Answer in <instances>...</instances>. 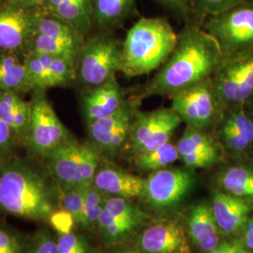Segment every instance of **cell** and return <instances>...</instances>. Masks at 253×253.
I'll return each mask as SVG.
<instances>
[{
    "label": "cell",
    "mask_w": 253,
    "mask_h": 253,
    "mask_svg": "<svg viewBox=\"0 0 253 253\" xmlns=\"http://www.w3.org/2000/svg\"><path fill=\"white\" fill-rule=\"evenodd\" d=\"M223 58L213 37L201 26L189 25L178 34L177 43L169 58L136 95L141 100L152 96L172 97L211 78Z\"/></svg>",
    "instance_id": "6da1fadb"
},
{
    "label": "cell",
    "mask_w": 253,
    "mask_h": 253,
    "mask_svg": "<svg viewBox=\"0 0 253 253\" xmlns=\"http://www.w3.org/2000/svg\"><path fill=\"white\" fill-rule=\"evenodd\" d=\"M60 188L42 167L27 160L0 166V211L35 221H49L60 199Z\"/></svg>",
    "instance_id": "7a4b0ae2"
},
{
    "label": "cell",
    "mask_w": 253,
    "mask_h": 253,
    "mask_svg": "<svg viewBox=\"0 0 253 253\" xmlns=\"http://www.w3.org/2000/svg\"><path fill=\"white\" fill-rule=\"evenodd\" d=\"M178 34L163 17H141L122 42L121 72L127 78L159 70L175 48Z\"/></svg>",
    "instance_id": "3957f363"
},
{
    "label": "cell",
    "mask_w": 253,
    "mask_h": 253,
    "mask_svg": "<svg viewBox=\"0 0 253 253\" xmlns=\"http://www.w3.org/2000/svg\"><path fill=\"white\" fill-rule=\"evenodd\" d=\"M44 160L61 190L93 185L100 162L97 148L73 138L48 154Z\"/></svg>",
    "instance_id": "277c9868"
},
{
    "label": "cell",
    "mask_w": 253,
    "mask_h": 253,
    "mask_svg": "<svg viewBox=\"0 0 253 253\" xmlns=\"http://www.w3.org/2000/svg\"><path fill=\"white\" fill-rule=\"evenodd\" d=\"M122 42L100 32L85 38L77 62L76 79L86 88L98 86L121 72Z\"/></svg>",
    "instance_id": "5b68a950"
},
{
    "label": "cell",
    "mask_w": 253,
    "mask_h": 253,
    "mask_svg": "<svg viewBox=\"0 0 253 253\" xmlns=\"http://www.w3.org/2000/svg\"><path fill=\"white\" fill-rule=\"evenodd\" d=\"M201 27L216 40L224 58L253 50V6L240 4L208 16Z\"/></svg>",
    "instance_id": "8992f818"
},
{
    "label": "cell",
    "mask_w": 253,
    "mask_h": 253,
    "mask_svg": "<svg viewBox=\"0 0 253 253\" xmlns=\"http://www.w3.org/2000/svg\"><path fill=\"white\" fill-rule=\"evenodd\" d=\"M171 98V108L187 126L207 130L213 128L224 107L217 97L211 78L179 91Z\"/></svg>",
    "instance_id": "52a82bcc"
},
{
    "label": "cell",
    "mask_w": 253,
    "mask_h": 253,
    "mask_svg": "<svg viewBox=\"0 0 253 253\" xmlns=\"http://www.w3.org/2000/svg\"><path fill=\"white\" fill-rule=\"evenodd\" d=\"M211 80L224 109L253 103V50L223 58Z\"/></svg>",
    "instance_id": "ba28073f"
},
{
    "label": "cell",
    "mask_w": 253,
    "mask_h": 253,
    "mask_svg": "<svg viewBox=\"0 0 253 253\" xmlns=\"http://www.w3.org/2000/svg\"><path fill=\"white\" fill-rule=\"evenodd\" d=\"M44 11L43 7H30L17 0L0 5V53L28 52Z\"/></svg>",
    "instance_id": "9c48e42d"
},
{
    "label": "cell",
    "mask_w": 253,
    "mask_h": 253,
    "mask_svg": "<svg viewBox=\"0 0 253 253\" xmlns=\"http://www.w3.org/2000/svg\"><path fill=\"white\" fill-rule=\"evenodd\" d=\"M181 123L180 117L171 107L148 112L140 109L126 143L128 153L134 157L169 143Z\"/></svg>",
    "instance_id": "30bf717a"
},
{
    "label": "cell",
    "mask_w": 253,
    "mask_h": 253,
    "mask_svg": "<svg viewBox=\"0 0 253 253\" xmlns=\"http://www.w3.org/2000/svg\"><path fill=\"white\" fill-rule=\"evenodd\" d=\"M141 102L131 94L116 114L86 123L91 145L108 155L118 153L126 145Z\"/></svg>",
    "instance_id": "8fae6325"
},
{
    "label": "cell",
    "mask_w": 253,
    "mask_h": 253,
    "mask_svg": "<svg viewBox=\"0 0 253 253\" xmlns=\"http://www.w3.org/2000/svg\"><path fill=\"white\" fill-rule=\"evenodd\" d=\"M72 139L67 127L44 97L31 102V114L26 145L38 157L45 158L56 147Z\"/></svg>",
    "instance_id": "7c38bea8"
},
{
    "label": "cell",
    "mask_w": 253,
    "mask_h": 253,
    "mask_svg": "<svg viewBox=\"0 0 253 253\" xmlns=\"http://www.w3.org/2000/svg\"><path fill=\"white\" fill-rule=\"evenodd\" d=\"M213 135L220 147L234 155L247 153L253 146V111L251 105L225 108Z\"/></svg>",
    "instance_id": "4fadbf2b"
},
{
    "label": "cell",
    "mask_w": 253,
    "mask_h": 253,
    "mask_svg": "<svg viewBox=\"0 0 253 253\" xmlns=\"http://www.w3.org/2000/svg\"><path fill=\"white\" fill-rule=\"evenodd\" d=\"M195 182V175L190 168H163L151 172L145 179V195L157 208L176 205L190 191Z\"/></svg>",
    "instance_id": "5bb4252c"
},
{
    "label": "cell",
    "mask_w": 253,
    "mask_h": 253,
    "mask_svg": "<svg viewBox=\"0 0 253 253\" xmlns=\"http://www.w3.org/2000/svg\"><path fill=\"white\" fill-rule=\"evenodd\" d=\"M128 92L119 84L116 77L98 86L86 88L82 96L85 123L116 114L128 99Z\"/></svg>",
    "instance_id": "9a60e30c"
},
{
    "label": "cell",
    "mask_w": 253,
    "mask_h": 253,
    "mask_svg": "<svg viewBox=\"0 0 253 253\" xmlns=\"http://www.w3.org/2000/svg\"><path fill=\"white\" fill-rule=\"evenodd\" d=\"M139 243L145 253H191L183 228L174 222L147 228Z\"/></svg>",
    "instance_id": "2e32d148"
},
{
    "label": "cell",
    "mask_w": 253,
    "mask_h": 253,
    "mask_svg": "<svg viewBox=\"0 0 253 253\" xmlns=\"http://www.w3.org/2000/svg\"><path fill=\"white\" fill-rule=\"evenodd\" d=\"M93 185L105 194L129 199L144 195L145 179L111 166H99Z\"/></svg>",
    "instance_id": "e0dca14e"
},
{
    "label": "cell",
    "mask_w": 253,
    "mask_h": 253,
    "mask_svg": "<svg viewBox=\"0 0 253 253\" xmlns=\"http://www.w3.org/2000/svg\"><path fill=\"white\" fill-rule=\"evenodd\" d=\"M212 211L217 227L226 235H234L244 228L251 207L244 200L225 191H216Z\"/></svg>",
    "instance_id": "ac0fdd59"
},
{
    "label": "cell",
    "mask_w": 253,
    "mask_h": 253,
    "mask_svg": "<svg viewBox=\"0 0 253 253\" xmlns=\"http://www.w3.org/2000/svg\"><path fill=\"white\" fill-rule=\"evenodd\" d=\"M137 0H92V27L108 33L136 13Z\"/></svg>",
    "instance_id": "d6986e66"
},
{
    "label": "cell",
    "mask_w": 253,
    "mask_h": 253,
    "mask_svg": "<svg viewBox=\"0 0 253 253\" xmlns=\"http://www.w3.org/2000/svg\"><path fill=\"white\" fill-rule=\"evenodd\" d=\"M188 223L190 237L202 252L208 253L219 243L218 227L208 204L201 203L190 208Z\"/></svg>",
    "instance_id": "ffe728a7"
},
{
    "label": "cell",
    "mask_w": 253,
    "mask_h": 253,
    "mask_svg": "<svg viewBox=\"0 0 253 253\" xmlns=\"http://www.w3.org/2000/svg\"><path fill=\"white\" fill-rule=\"evenodd\" d=\"M31 114V102L18 93L0 90V118L10 127L16 140L26 143Z\"/></svg>",
    "instance_id": "44dd1931"
},
{
    "label": "cell",
    "mask_w": 253,
    "mask_h": 253,
    "mask_svg": "<svg viewBox=\"0 0 253 253\" xmlns=\"http://www.w3.org/2000/svg\"><path fill=\"white\" fill-rule=\"evenodd\" d=\"M43 8L70 24L82 36L88 35L92 28V0H46Z\"/></svg>",
    "instance_id": "7402d4cb"
},
{
    "label": "cell",
    "mask_w": 253,
    "mask_h": 253,
    "mask_svg": "<svg viewBox=\"0 0 253 253\" xmlns=\"http://www.w3.org/2000/svg\"><path fill=\"white\" fill-rule=\"evenodd\" d=\"M219 187L227 193L253 204V167L244 164L231 165L217 177Z\"/></svg>",
    "instance_id": "603a6c76"
},
{
    "label": "cell",
    "mask_w": 253,
    "mask_h": 253,
    "mask_svg": "<svg viewBox=\"0 0 253 253\" xmlns=\"http://www.w3.org/2000/svg\"><path fill=\"white\" fill-rule=\"evenodd\" d=\"M27 70L16 53H0V90L22 91L32 89Z\"/></svg>",
    "instance_id": "cb8c5ba5"
},
{
    "label": "cell",
    "mask_w": 253,
    "mask_h": 253,
    "mask_svg": "<svg viewBox=\"0 0 253 253\" xmlns=\"http://www.w3.org/2000/svg\"><path fill=\"white\" fill-rule=\"evenodd\" d=\"M84 40L85 38H52L36 34L30 50L62 57L77 65Z\"/></svg>",
    "instance_id": "d4e9b609"
},
{
    "label": "cell",
    "mask_w": 253,
    "mask_h": 253,
    "mask_svg": "<svg viewBox=\"0 0 253 253\" xmlns=\"http://www.w3.org/2000/svg\"><path fill=\"white\" fill-rule=\"evenodd\" d=\"M176 148L179 154V158L188 154L222 152V148L217 143L213 133L211 134L207 130H201L187 125L183 135L181 136L176 144Z\"/></svg>",
    "instance_id": "484cf974"
},
{
    "label": "cell",
    "mask_w": 253,
    "mask_h": 253,
    "mask_svg": "<svg viewBox=\"0 0 253 253\" xmlns=\"http://www.w3.org/2000/svg\"><path fill=\"white\" fill-rule=\"evenodd\" d=\"M136 167L143 172H156L168 167L179 160L176 145L171 142L153 150L138 154L132 157Z\"/></svg>",
    "instance_id": "4316f807"
},
{
    "label": "cell",
    "mask_w": 253,
    "mask_h": 253,
    "mask_svg": "<svg viewBox=\"0 0 253 253\" xmlns=\"http://www.w3.org/2000/svg\"><path fill=\"white\" fill-rule=\"evenodd\" d=\"M139 224L135 221L114 217L106 208H103L99 217L98 229L104 244L112 245L127 238Z\"/></svg>",
    "instance_id": "83f0119b"
},
{
    "label": "cell",
    "mask_w": 253,
    "mask_h": 253,
    "mask_svg": "<svg viewBox=\"0 0 253 253\" xmlns=\"http://www.w3.org/2000/svg\"><path fill=\"white\" fill-rule=\"evenodd\" d=\"M35 53L40 57V59L48 67L50 87L65 86L76 80V64L62 57L39 52Z\"/></svg>",
    "instance_id": "f1b7e54d"
},
{
    "label": "cell",
    "mask_w": 253,
    "mask_h": 253,
    "mask_svg": "<svg viewBox=\"0 0 253 253\" xmlns=\"http://www.w3.org/2000/svg\"><path fill=\"white\" fill-rule=\"evenodd\" d=\"M36 34L52 38H84L70 24L46 10L38 23Z\"/></svg>",
    "instance_id": "f546056e"
},
{
    "label": "cell",
    "mask_w": 253,
    "mask_h": 253,
    "mask_svg": "<svg viewBox=\"0 0 253 253\" xmlns=\"http://www.w3.org/2000/svg\"><path fill=\"white\" fill-rule=\"evenodd\" d=\"M104 192L94 185L84 189V208L82 227L86 229L98 228L100 213L104 208Z\"/></svg>",
    "instance_id": "4dcf8cb0"
},
{
    "label": "cell",
    "mask_w": 253,
    "mask_h": 253,
    "mask_svg": "<svg viewBox=\"0 0 253 253\" xmlns=\"http://www.w3.org/2000/svg\"><path fill=\"white\" fill-rule=\"evenodd\" d=\"M24 64L33 88L44 89L50 87L48 67L40 59L35 52L31 50L27 52L24 58Z\"/></svg>",
    "instance_id": "1f68e13d"
},
{
    "label": "cell",
    "mask_w": 253,
    "mask_h": 253,
    "mask_svg": "<svg viewBox=\"0 0 253 253\" xmlns=\"http://www.w3.org/2000/svg\"><path fill=\"white\" fill-rule=\"evenodd\" d=\"M85 187L73 188L71 190H60V205L63 209L73 216L75 223L82 226L84 208Z\"/></svg>",
    "instance_id": "d6a6232c"
},
{
    "label": "cell",
    "mask_w": 253,
    "mask_h": 253,
    "mask_svg": "<svg viewBox=\"0 0 253 253\" xmlns=\"http://www.w3.org/2000/svg\"><path fill=\"white\" fill-rule=\"evenodd\" d=\"M104 208L108 210L109 212L119 219L124 220H130L141 223L145 214L136 208L135 206L127 201L126 198L122 197H111L105 200Z\"/></svg>",
    "instance_id": "836d02e7"
},
{
    "label": "cell",
    "mask_w": 253,
    "mask_h": 253,
    "mask_svg": "<svg viewBox=\"0 0 253 253\" xmlns=\"http://www.w3.org/2000/svg\"><path fill=\"white\" fill-rule=\"evenodd\" d=\"M241 0H192L191 13L200 21V25L205 19L231 9L240 4Z\"/></svg>",
    "instance_id": "e575fe53"
},
{
    "label": "cell",
    "mask_w": 253,
    "mask_h": 253,
    "mask_svg": "<svg viewBox=\"0 0 253 253\" xmlns=\"http://www.w3.org/2000/svg\"><path fill=\"white\" fill-rule=\"evenodd\" d=\"M27 242L14 229L0 223V253H26Z\"/></svg>",
    "instance_id": "d590c367"
},
{
    "label": "cell",
    "mask_w": 253,
    "mask_h": 253,
    "mask_svg": "<svg viewBox=\"0 0 253 253\" xmlns=\"http://www.w3.org/2000/svg\"><path fill=\"white\" fill-rule=\"evenodd\" d=\"M26 253H59L57 239L48 229L38 230L29 238Z\"/></svg>",
    "instance_id": "8d00e7d4"
},
{
    "label": "cell",
    "mask_w": 253,
    "mask_h": 253,
    "mask_svg": "<svg viewBox=\"0 0 253 253\" xmlns=\"http://www.w3.org/2000/svg\"><path fill=\"white\" fill-rule=\"evenodd\" d=\"M59 253H94L84 236L75 233L60 234L56 237Z\"/></svg>",
    "instance_id": "74e56055"
},
{
    "label": "cell",
    "mask_w": 253,
    "mask_h": 253,
    "mask_svg": "<svg viewBox=\"0 0 253 253\" xmlns=\"http://www.w3.org/2000/svg\"><path fill=\"white\" fill-rule=\"evenodd\" d=\"M221 153H192L182 156L179 158L181 162L190 169H205L215 165L220 161Z\"/></svg>",
    "instance_id": "f35d334b"
},
{
    "label": "cell",
    "mask_w": 253,
    "mask_h": 253,
    "mask_svg": "<svg viewBox=\"0 0 253 253\" xmlns=\"http://www.w3.org/2000/svg\"><path fill=\"white\" fill-rule=\"evenodd\" d=\"M49 222L59 235L72 233L74 224H76L73 216L63 208L59 210L56 209L50 217Z\"/></svg>",
    "instance_id": "ab89813d"
},
{
    "label": "cell",
    "mask_w": 253,
    "mask_h": 253,
    "mask_svg": "<svg viewBox=\"0 0 253 253\" xmlns=\"http://www.w3.org/2000/svg\"><path fill=\"white\" fill-rule=\"evenodd\" d=\"M17 142L12 130L0 118V156H4L10 152Z\"/></svg>",
    "instance_id": "60d3db41"
},
{
    "label": "cell",
    "mask_w": 253,
    "mask_h": 253,
    "mask_svg": "<svg viewBox=\"0 0 253 253\" xmlns=\"http://www.w3.org/2000/svg\"><path fill=\"white\" fill-rule=\"evenodd\" d=\"M165 9H170L179 15L186 16L191 13L192 0H155Z\"/></svg>",
    "instance_id": "b9f144b4"
},
{
    "label": "cell",
    "mask_w": 253,
    "mask_h": 253,
    "mask_svg": "<svg viewBox=\"0 0 253 253\" xmlns=\"http://www.w3.org/2000/svg\"><path fill=\"white\" fill-rule=\"evenodd\" d=\"M207 253H250L240 240H230L218 243L216 248Z\"/></svg>",
    "instance_id": "7bdbcfd3"
},
{
    "label": "cell",
    "mask_w": 253,
    "mask_h": 253,
    "mask_svg": "<svg viewBox=\"0 0 253 253\" xmlns=\"http://www.w3.org/2000/svg\"><path fill=\"white\" fill-rule=\"evenodd\" d=\"M244 235H243V240L246 248L250 251H253V216L249 217L247 220L244 228Z\"/></svg>",
    "instance_id": "ee69618b"
},
{
    "label": "cell",
    "mask_w": 253,
    "mask_h": 253,
    "mask_svg": "<svg viewBox=\"0 0 253 253\" xmlns=\"http://www.w3.org/2000/svg\"><path fill=\"white\" fill-rule=\"evenodd\" d=\"M19 2L30 7H43L46 0H17Z\"/></svg>",
    "instance_id": "f6af8a7d"
},
{
    "label": "cell",
    "mask_w": 253,
    "mask_h": 253,
    "mask_svg": "<svg viewBox=\"0 0 253 253\" xmlns=\"http://www.w3.org/2000/svg\"><path fill=\"white\" fill-rule=\"evenodd\" d=\"M240 4H244V5H250V6H253V0H241ZM239 4V5H240Z\"/></svg>",
    "instance_id": "bcb514c9"
},
{
    "label": "cell",
    "mask_w": 253,
    "mask_h": 253,
    "mask_svg": "<svg viewBox=\"0 0 253 253\" xmlns=\"http://www.w3.org/2000/svg\"><path fill=\"white\" fill-rule=\"evenodd\" d=\"M118 253H140L136 251H132V250H126V251H122V252H119Z\"/></svg>",
    "instance_id": "7dc6e473"
},
{
    "label": "cell",
    "mask_w": 253,
    "mask_h": 253,
    "mask_svg": "<svg viewBox=\"0 0 253 253\" xmlns=\"http://www.w3.org/2000/svg\"><path fill=\"white\" fill-rule=\"evenodd\" d=\"M8 0H0V5H2L3 3H5V2H7Z\"/></svg>",
    "instance_id": "c3c4849f"
},
{
    "label": "cell",
    "mask_w": 253,
    "mask_h": 253,
    "mask_svg": "<svg viewBox=\"0 0 253 253\" xmlns=\"http://www.w3.org/2000/svg\"><path fill=\"white\" fill-rule=\"evenodd\" d=\"M249 105H251V107H252V109H253V103H252V104H249Z\"/></svg>",
    "instance_id": "681fc988"
}]
</instances>
